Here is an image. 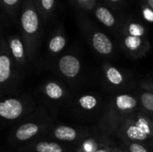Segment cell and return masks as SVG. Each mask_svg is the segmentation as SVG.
Returning a JSON list of instances; mask_svg holds the SVG:
<instances>
[{
    "label": "cell",
    "instance_id": "cell-24",
    "mask_svg": "<svg viewBox=\"0 0 153 152\" xmlns=\"http://www.w3.org/2000/svg\"><path fill=\"white\" fill-rule=\"evenodd\" d=\"M129 150L130 152H148L143 146L138 143H132L129 147Z\"/></svg>",
    "mask_w": 153,
    "mask_h": 152
},
{
    "label": "cell",
    "instance_id": "cell-14",
    "mask_svg": "<svg viewBox=\"0 0 153 152\" xmlns=\"http://www.w3.org/2000/svg\"><path fill=\"white\" fill-rule=\"evenodd\" d=\"M125 32L126 35L136 36V37H143L145 34V28L143 25L137 22L129 21L125 25Z\"/></svg>",
    "mask_w": 153,
    "mask_h": 152
},
{
    "label": "cell",
    "instance_id": "cell-25",
    "mask_svg": "<svg viewBox=\"0 0 153 152\" xmlns=\"http://www.w3.org/2000/svg\"><path fill=\"white\" fill-rule=\"evenodd\" d=\"M114 8L122 7L124 4V0H107Z\"/></svg>",
    "mask_w": 153,
    "mask_h": 152
},
{
    "label": "cell",
    "instance_id": "cell-21",
    "mask_svg": "<svg viewBox=\"0 0 153 152\" xmlns=\"http://www.w3.org/2000/svg\"><path fill=\"white\" fill-rule=\"evenodd\" d=\"M141 101H142V104L143 105V107L146 109L153 112V94L148 93V92L142 94Z\"/></svg>",
    "mask_w": 153,
    "mask_h": 152
},
{
    "label": "cell",
    "instance_id": "cell-3",
    "mask_svg": "<svg viewBox=\"0 0 153 152\" xmlns=\"http://www.w3.org/2000/svg\"><path fill=\"white\" fill-rule=\"evenodd\" d=\"M58 66L61 73L68 78L75 77L81 69L79 59L72 55H65L62 56L59 60Z\"/></svg>",
    "mask_w": 153,
    "mask_h": 152
},
{
    "label": "cell",
    "instance_id": "cell-10",
    "mask_svg": "<svg viewBox=\"0 0 153 152\" xmlns=\"http://www.w3.org/2000/svg\"><path fill=\"white\" fill-rule=\"evenodd\" d=\"M55 136L56 138L62 140V141H74L77 137V133L76 131L69 126H58L55 130Z\"/></svg>",
    "mask_w": 153,
    "mask_h": 152
},
{
    "label": "cell",
    "instance_id": "cell-20",
    "mask_svg": "<svg viewBox=\"0 0 153 152\" xmlns=\"http://www.w3.org/2000/svg\"><path fill=\"white\" fill-rule=\"evenodd\" d=\"M2 5L6 13H10L11 15H14L16 9L19 5L20 0H1Z\"/></svg>",
    "mask_w": 153,
    "mask_h": 152
},
{
    "label": "cell",
    "instance_id": "cell-1",
    "mask_svg": "<svg viewBox=\"0 0 153 152\" xmlns=\"http://www.w3.org/2000/svg\"><path fill=\"white\" fill-rule=\"evenodd\" d=\"M40 18L34 0H24L22 6L20 22L28 47H31L38 38L40 30Z\"/></svg>",
    "mask_w": 153,
    "mask_h": 152
},
{
    "label": "cell",
    "instance_id": "cell-17",
    "mask_svg": "<svg viewBox=\"0 0 153 152\" xmlns=\"http://www.w3.org/2000/svg\"><path fill=\"white\" fill-rule=\"evenodd\" d=\"M106 76L108 80L114 85H119L123 82L124 77L122 73L115 67L109 66L106 71Z\"/></svg>",
    "mask_w": 153,
    "mask_h": 152
},
{
    "label": "cell",
    "instance_id": "cell-6",
    "mask_svg": "<svg viewBox=\"0 0 153 152\" xmlns=\"http://www.w3.org/2000/svg\"><path fill=\"white\" fill-rule=\"evenodd\" d=\"M96 18L106 27L115 28L117 25V19L113 12L105 5H97L94 8Z\"/></svg>",
    "mask_w": 153,
    "mask_h": 152
},
{
    "label": "cell",
    "instance_id": "cell-22",
    "mask_svg": "<svg viewBox=\"0 0 153 152\" xmlns=\"http://www.w3.org/2000/svg\"><path fill=\"white\" fill-rule=\"evenodd\" d=\"M76 4L86 11H91L97 6V0H74Z\"/></svg>",
    "mask_w": 153,
    "mask_h": 152
},
{
    "label": "cell",
    "instance_id": "cell-7",
    "mask_svg": "<svg viewBox=\"0 0 153 152\" xmlns=\"http://www.w3.org/2000/svg\"><path fill=\"white\" fill-rule=\"evenodd\" d=\"M34 3L42 20L48 21L53 15L56 0H34Z\"/></svg>",
    "mask_w": 153,
    "mask_h": 152
},
{
    "label": "cell",
    "instance_id": "cell-4",
    "mask_svg": "<svg viewBox=\"0 0 153 152\" xmlns=\"http://www.w3.org/2000/svg\"><path fill=\"white\" fill-rule=\"evenodd\" d=\"M93 48L101 55H109L113 51V43L109 38L101 31L94 30L91 36Z\"/></svg>",
    "mask_w": 153,
    "mask_h": 152
},
{
    "label": "cell",
    "instance_id": "cell-2",
    "mask_svg": "<svg viewBox=\"0 0 153 152\" xmlns=\"http://www.w3.org/2000/svg\"><path fill=\"white\" fill-rule=\"evenodd\" d=\"M22 104L15 99H5L0 103V116L8 120L18 118L22 113Z\"/></svg>",
    "mask_w": 153,
    "mask_h": 152
},
{
    "label": "cell",
    "instance_id": "cell-9",
    "mask_svg": "<svg viewBox=\"0 0 153 152\" xmlns=\"http://www.w3.org/2000/svg\"><path fill=\"white\" fill-rule=\"evenodd\" d=\"M116 105L119 110L128 111L135 108L137 105V101L134 98L129 95H120L116 99Z\"/></svg>",
    "mask_w": 153,
    "mask_h": 152
},
{
    "label": "cell",
    "instance_id": "cell-18",
    "mask_svg": "<svg viewBox=\"0 0 153 152\" xmlns=\"http://www.w3.org/2000/svg\"><path fill=\"white\" fill-rule=\"evenodd\" d=\"M35 150L37 152H63V149L60 145L55 142H42L36 145Z\"/></svg>",
    "mask_w": 153,
    "mask_h": 152
},
{
    "label": "cell",
    "instance_id": "cell-16",
    "mask_svg": "<svg viewBox=\"0 0 153 152\" xmlns=\"http://www.w3.org/2000/svg\"><path fill=\"white\" fill-rule=\"evenodd\" d=\"M45 92L47 96L52 99H59L64 96L63 89L55 82H48L45 87Z\"/></svg>",
    "mask_w": 153,
    "mask_h": 152
},
{
    "label": "cell",
    "instance_id": "cell-28",
    "mask_svg": "<svg viewBox=\"0 0 153 152\" xmlns=\"http://www.w3.org/2000/svg\"><path fill=\"white\" fill-rule=\"evenodd\" d=\"M152 89H153V87H152Z\"/></svg>",
    "mask_w": 153,
    "mask_h": 152
},
{
    "label": "cell",
    "instance_id": "cell-27",
    "mask_svg": "<svg viewBox=\"0 0 153 152\" xmlns=\"http://www.w3.org/2000/svg\"><path fill=\"white\" fill-rule=\"evenodd\" d=\"M95 152H108L107 151H105V150H98V151H96Z\"/></svg>",
    "mask_w": 153,
    "mask_h": 152
},
{
    "label": "cell",
    "instance_id": "cell-5",
    "mask_svg": "<svg viewBox=\"0 0 153 152\" xmlns=\"http://www.w3.org/2000/svg\"><path fill=\"white\" fill-rule=\"evenodd\" d=\"M150 133L151 131L149 124L144 118H139L135 125L129 126L126 130V134L128 138L137 141H143L147 139L148 134Z\"/></svg>",
    "mask_w": 153,
    "mask_h": 152
},
{
    "label": "cell",
    "instance_id": "cell-26",
    "mask_svg": "<svg viewBox=\"0 0 153 152\" xmlns=\"http://www.w3.org/2000/svg\"><path fill=\"white\" fill-rule=\"evenodd\" d=\"M141 1L144 4L143 5L148 6L153 10V0H141Z\"/></svg>",
    "mask_w": 153,
    "mask_h": 152
},
{
    "label": "cell",
    "instance_id": "cell-23",
    "mask_svg": "<svg viewBox=\"0 0 153 152\" xmlns=\"http://www.w3.org/2000/svg\"><path fill=\"white\" fill-rule=\"evenodd\" d=\"M143 15L144 17L145 20L149 21V22H153V10L151 9L150 7L148 6H145L143 5Z\"/></svg>",
    "mask_w": 153,
    "mask_h": 152
},
{
    "label": "cell",
    "instance_id": "cell-19",
    "mask_svg": "<svg viewBox=\"0 0 153 152\" xmlns=\"http://www.w3.org/2000/svg\"><path fill=\"white\" fill-rule=\"evenodd\" d=\"M80 106L86 110H91L93 109L96 105H97V99L95 97L91 96V95H85L82 96V98L79 99L78 100Z\"/></svg>",
    "mask_w": 153,
    "mask_h": 152
},
{
    "label": "cell",
    "instance_id": "cell-8",
    "mask_svg": "<svg viewBox=\"0 0 153 152\" xmlns=\"http://www.w3.org/2000/svg\"><path fill=\"white\" fill-rule=\"evenodd\" d=\"M39 126L35 124L32 123H27L25 125H21L16 133H15V137L19 141H27L33 137L38 132H39Z\"/></svg>",
    "mask_w": 153,
    "mask_h": 152
},
{
    "label": "cell",
    "instance_id": "cell-12",
    "mask_svg": "<svg viewBox=\"0 0 153 152\" xmlns=\"http://www.w3.org/2000/svg\"><path fill=\"white\" fill-rule=\"evenodd\" d=\"M124 45L127 50L131 52H137L144 47V40L142 37L126 35L124 39Z\"/></svg>",
    "mask_w": 153,
    "mask_h": 152
},
{
    "label": "cell",
    "instance_id": "cell-15",
    "mask_svg": "<svg viewBox=\"0 0 153 152\" xmlns=\"http://www.w3.org/2000/svg\"><path fill=\"white\" fill-rule=\"evenodd\" d=\"M65 38L62 34H56L50 39L48 42V49L52 53H58L65 47Z\"/></svg>",
    "mask_w": 153,
    "mask_h": 152
},
{
    "label": "cell",
    "instance_id": "cell-11",
    "mask_svg": "<svg viewBox=\"0 0 153 152\" xmlns=\"http://www.w3.org/2000/svg\"><path fill=\"white\" fill-rule=\"evenodd\" d=\"M11 52L13 56V57L19 61L23 60L24 58V47L22 41L18 37H13L10 39L9 42Z\"/></svg>",
    "mask_w": 153,
    "mask_h": 152
},
{
    "label": "cell",
    "instance_id": "cell-13",
    "mask_svg": "<svg viewBox=\"0 0 153 152\" xmlns=\"http://www.w3.org/2000/svg\"><path fill=\"white\" fill-rule=\"evenodd\" d=\"M11 74V61L6 54H2L0 56V82H6Z\"/></svg>",
    "mask_w": 153,
    "mask_h": 152
}]
</instances>
